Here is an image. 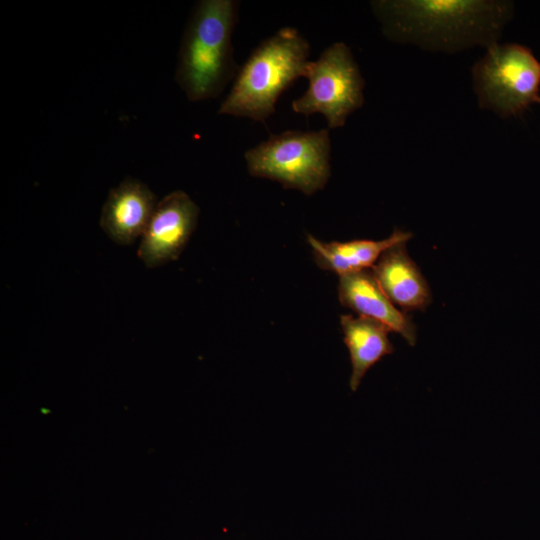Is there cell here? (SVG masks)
Returning <instances> with one entry per match:
<instances>
[{"instance_id":"6da1fadb","label":"cell","mask_w":540,"mask_h":540,"mask_svg":"<svg viewBox=\"0 0 540 540\" xmlns=\"http://www.w3.org/2000/svg\"><path fill=\"white\" fill-rule=\"evenodd\" d=\"M372 7L390 39L441 51L488 48L512 12L511 3L502 1H375Z\"/></svg>"},{"instance_id":"7a4b0ae2","label":"cell","mask_w":540,"mask_h":540,"mask_svg":"<svg viewBox=\"0 0 540 540\" xmlns=\"http://www.w3.org/2000/svg\"><path fill=\"white\" fill-rule=\"evenodd\" d=\"M239 2L198 1L185 27L175 80L190 101L216 98L239 68L234 60L232 34Z\"/></svg>"},{"instance_id":"3957f363","label":"cell","mask_w":540,"mask_h":540,"mask_svg":"<svg viewBox=\"0 0 540 540\" xmlns=\"http://www.w3.org/2000/svg\"><path fill=\"white\" fill-rule=\"evenodd\" d=\"M310 44L292 27L263 40L239 68L219 114L264 122L275 112L279 96L305 77Z\"/></svg>"},{"instance_id":"277c9868","label":"cell","mask_w":540,"mask_h":540,"mask_svg":"<svg viewBox=\"0 0 540 540\" xmlns=\"http://www.w3.org/2000/svg\"><path fill=\"white\" fill-rule=\"evenodd\" d=\"M244 157L250 175L309 196L323 189L331 174L329 131H284L250 148Z\"/></svg>"},{"instance_id":"5b68a950","label":"cell","mask_w":540,"mask_h":540,"mask_svg":"<svg viewBox=\"0 0 540 540\" xmlns=\"http://www.w3.org/2000/svg\"><path fill=\"white\" fill-rule=\"evenodd\" d=\"M472 75L479 106L501 117L521 115L540 98V62L522 45L489 46Z\"/></svg>"},{"instance_id":"8992f818","label":"cell","mask_w":540,"mask_h":540,"mask_svg":"<svg viewBox=\"0 0 540 540\" xmlns=\"http://www.w3.org/2000/svg\"><path fill=\"white\" fill-rule=\"evenodd\" d=\"M305 77L308 88L293 100L292 110L305 116L321 113L329 128L344 126L347 117L364 103L365 82L343 42L333 43L316 61H310Z\"/></svg>"},{"instance_id":"52a82bcc","label":"cell","mask_w":540,"mask_h":540,"mask_svg":"<svg viewBox=\"0 0 540 540\" xmlns=\"http://www.w3.org/2000/svg\"><path fill=\"white\" fill-rule=\"evenodd\" d=\"M199 215L197 204L184 191L161 199L141 236L138 257L148 268L176 260L193 231Z\"/></svg>"},{"instance_id":"ba28073f","label":"cell","mask_w":540,"mask_h":540,"mask_svg":"<svg viewBox=\"0 0 540 540\" xmlns=\"http://www.w3.org/2000/svg\"><path fill=\"white\" fill-rule=\"evenodd\" d=\"M157 203L147 185L137 179H125L109 192L100 226L115 243L130 245L142 236Z\"/></svg>"},{"instance_id":"9c48e42d","label":"cell","mask_w":540,"mask_h":540,"mask_svg":"<svg viewBox=\"0 0 540 540\" xmlns=\"http://www.w3.org/2000/svg\"><path fill=\"white\" fill-rule=\"evenodd\" d=\"M338 296L343 306L359 316L384 324L411 346L416 344L417 329L411 317L390 301L371 269L340 275Z\"/></svg>"},{"instance_id":"30bf717a","label":"cell","mask_w":540,"mask_h":540,"mask_svg":"<svg viewBox=\"0 0 540 540\" xmlns=\"http://www.w3.org/2000/svg\"><path fill=\"white\" fill-rule=\"evenodd\" d=\"M398 243L385 250L371 268L380 288L402 311L425 310L432 301L429 284L406 250Z\"/></svg>"},{"instance_id":"8fae6325","label":"cell","mask_w":540,"mask_h":540,"mask_svg":"<svg viewBox=\"0 0 540 540\" xmlns=\"http://www.w3.org/2000/svg\"><path fill=\"white\" fill-rule=\"evenodd\" d=\"M411 238L410 232L395 229L388 238L378 241L358 239L327 243L310 234L307 241L313 250L316 264L321 269L335 272L340 276L371 269L385 250Z\"/></svg>"},{"instance_id":"7c38bea8","label":"cell","mask_w":540,"mask_h":540,"mask_svg":"<svg viewBox=\"0 0 540 540\" xmlns=\"http://www.w3.org/2000/svg\"><path fill=\"white\" fill-rule=\"evenodd\" d=\"M340 324L352 367L349 386L356 391L367 371L384 356L393 353L394 347L388 337L391 330L363 316L342 315Z\"/></svg>"},{"instance_id":"4fadbf2b","label":"cell","mask_w":540,"mask_h":540,"mask_svg":"<svg viewBox=\"0 0 540 540\" xmlns=\"http://www.w3.org/2000/svg\"><path fill=\"white\" fill-rule=\"evenodd\" d=\"M537 103H539V104H540V98H539V100L537 101Z\"/></svg>"}]
</instances>
